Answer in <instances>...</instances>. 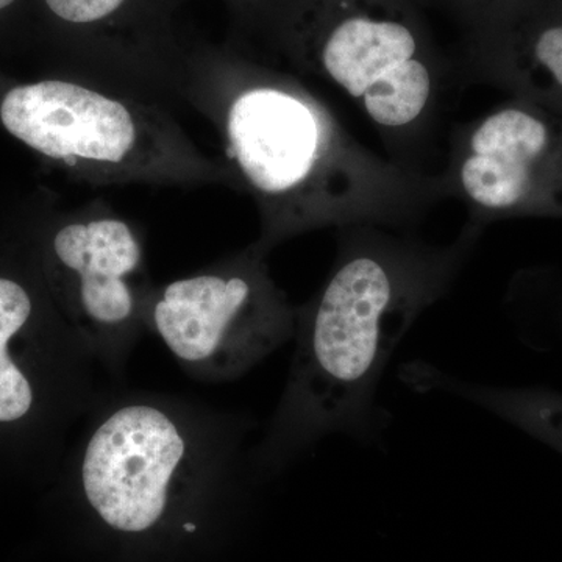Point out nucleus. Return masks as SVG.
Listing matches in <instances>:
<instances>
[{
  "mask_svg": "<svg viewBox=\"0 0 562 562\" xmlns=\"http://www.w3.org/2000/svg\"><path fill=\"white\" fill-rule=\"evenodd\" d=\"M450 2L460 7L461 11H464V13L469 14L472 20H475L480 13H483V11L494 2V0H450Z\"/></svg>",
  "mask_w": 562,
  "mask_h": 562,
  "instance_id": "obj_13",
  "label": "nucleus"
},
{
  "mask_svg": "<svg viewBox=\"0 0 562 562\" xmlns=\"http://www.w3.org/2000/svg\"><path fill=\"white\" fill-rule=\"evenodd\" d=\"M402 380L416 391H442L482 406L562 454V392L462 382L428 362L414 361Z\"/></svg>",
  "mask_w": 562,
  "mask_h": 562,
  "instance_id": "obj_11",
  "label": "nucleus"
},
{
  "mask_svg": "<svg viewBox=\"0 0 562 562\" xmlns=\"http://www.w3.org/2000/svg\"><path fill=\"white\" fill-rule=\"evenodd\" d=\"M439 173L447 198L483 231L517 217L562 221V114L508 95L450 128Z\"/></svg>",
  "mask_w": 562,
  "mask_h": 562,
  "instance_id": "obj_6",
  "label": "nucleus"
},
{
  "mask_svg": "<svg viewBox=\"0 0 562 562\" xmlns=\"http://www.w3.org/2000/svg\"><path fill=\"white\" fill-rule=\"evenodd\" d=\"M13 2L14 0H0V10L7 9V7H10Z\"/></svg>",
  "mask_w": 562,
  "mask_h": 562,
  "instance_id": "obj_14",
  "label": "nucleus"
},
{
  "mask_svg": "<svg viewBox=\"0 0 562 562\" xmlns=\"http://www.w3.org/2000/svg\"><path fill=\"white\" fill-rule=\"evenodd\" d=\"M0 122L88 183L232 188L221 158L203 154L168 111L101 85H20L3 95Z\"/></svg>",
  "mask_w": 562,
  "mask_h": 562,
  "instance_id": "obj_4",
  "label": "nucleus"
},
{
  "mask_svg": "<svg viewBox=\"0 0 562 562\" xmlns=\"http://www.w3.org/2000/svg\"><path fill=\"white\" fill-rule=\"evenodd\" d=\"M473 27L471 43L453 61L461 90L495 88L562 114V13L525 18L495 2Z\"/></svg>",
  "mask_w": 562,
  "mask_h": 562,
  "instance_id": "obj_10",
  "label": "nucleus"
},
{
  "mask_svg": "<svg viewBox=\"0 0 562 562\" xmlns=\"http://www.w3.org/2000/svg\"><path fill=\"white\" fill-rule=\"evenodd\" d=\"M43 313L25 281L0 272V465L33 473L52 464L74 341Z\"/></svg>",
  "mask_w": 562,
  "mask_h": 562,
  "instance_id": "obj_8",
  "label": "nucleus"
},
{
  "mask_svg": "<svg viewBox=\"0 0 562 562\" xmlns=\"http://www.w3.org/2000/svg\"><path fill=\"white\" fill-rule=\"evenodd\" d=\"M179 90L216 128L232 188L257 206V243L269 254L322 228L412 231L449 199L441 173L362 146L295 74L231 58L195 69Z\"/></svg>",
  "mask_w": 562,
  "mask_h": 562,
  "instance_id": "obj_1",
  "label": "nucleus"
},
{
  "mask_svg": "<svg viewBox=\"0 0 562 562\" xmlns=\"http://www.w3.org/2000/svg\"><path fill=\"white\" fill-rule=\"evenodd\" d=\"M47 266L63 324L77 342L116 349L146 321L143 239L120 214L92 206L65 222L50 236Z\"/></svg>",
  "mask_w": 562,
  "mask_h": 562,
  "instance_id": "obj_9",
  "label": "nucleus"
},
{
  "mask_svg": "<svg viewBox=\"0 0 562 562\" xmlns=\"http://www.w3.org/2000/svg\"><path fill=\"white\" fill-rule=\"evenodd\" d=\"M187 422L155 402H128L103 416L81 450L76 479L103 524L138 535L161 522L172 498L199 475Z\"/></svg>",
  "mask_w": 562,
  "mask_h": 562,
  "instance_id": "obj_7",
  "label": "nucleus"
},
{
  "mask_svg": "<svg viewBox=\"0 0 562 562\" xmlns=\"http://www.w3.org/2000/svg\"><path fill=\"white\" fill-rule=\"evenodd\" d=\"M55 16L74 25H94L111 20L131 0H44Z\"/></svg>",
  "mask_w": 562,
  "mask_h": 562,
  "instance_id": "obj_12",
  "label": "nucleus"
},
{
  "mask_svg": "<svg viewBox=\"0 0 562 562\" xmlns=\"http://www.w3.org/2000/svg\"><path fill=\"white\" fill-rule=\"evenodd\" d=\"M281 49L299 76L353 103L387 158L420 173L443 162L446 116L461 90L409 0H306L284 20Z\"/></svg>",
  "mask_w": 562,
  "mask_h": 562,
  "instance_id": "obj_3",
  "label": "nucleus"
},
{
  "mask_svg": "<svg viewBox=\"0 0 562 562\" xmlns=\"http://www.w3.org/2000/svg\"><path fill=\"white\" fill-rule=\"evenodd\" d=\"M255 241L149 294L146 322L177 361L213 380L243 375L295 335L297 308Z\"/></svg>",
  "mask_w": 562,
  "mask_h": 562,
  "instance_id": "obj_5",
  "label": "nucleus"
},
{
  "mask_svg": "<svg viewBox=\"0 0 562 562\" xmlns=\"http://www.w3.org/2000/svg\"><path fill=\"white\" fill-rule=\"evenodd\" d=\"M560 314H561V317H562V299H561V308H560Z\"/></svg>",
  "mask_w": 562,
  "mask_h": 562,
  "instance_id": "obj_15",
  "label": "nucleus"
},
{
  "mask_svg": "<svg viewBox=\"0 0 562 562\" xmlns=\"http://www.w3.org/2000/svg\"><path fill=\"white\" fill-rule=\"evenodd\" d=\"M483 228L465 222L430 244L382 225L339 228L327 279L295 319L286 390L257 453L276 471L333 432L375 441L387 425L376 402L384 369L416 321L450 291Z\"/></svg>",
  "mask_w": 562,
  "mask_h": 562,
  "instance_id": "obj_2",
  "label": "nucleus"
}]
</instances>
